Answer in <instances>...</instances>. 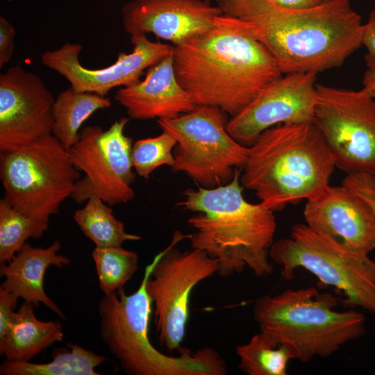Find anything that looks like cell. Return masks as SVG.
<instances>
[{"label":"cell","instance_id":"cell-3","mask_svg":"<svg viewBox=\"0 0 375 375\" xmlns=\"http://www.w3.org/2000/svg\"><path fill=\"white\" fill-rule=\"evenodd\" d=\"M241 172L227 184L187 189L177 206L198 214L188 219L194 232L192 248L217 260V272L229 276L249 268L257 276L273 272L269 260L276 224L273 211L262 203L248 202L242 194Z\"/></svg>","mask_w":375,"mask_h":375},{"label":"cell","instance_id":"cell-21","mask_svg":"<svg viewBox=\"0 0 375 375\" xmlns=\"http://www.w3.org/2000/svg\"><path fill=\"white\" fill-rule=\"evenodd\" d=\"M110 106V99L105 96L78 91L70 87L55 99L52 135L68 150L78 140L79 129L84 122L97 110Z\"/></svg>","mask_w":375,"mask_h":375},{"label":"cell","instance_id":"cell-11","mask_svg":"<svg viewBox=\"0 0 375 375\" xmlns=\"http://www.w3.org/2000/svg\"><path fill=\"white\" fill-rule=\"evenodd\" d=\"M313 124L347 173L375 174V99L362 90L317 83Z\"/></svg>","mask_w":375,"mask_h":375},{"label":"cell","instance_id":"cell-12","mask_svg":"<svg viewBox=\"0 0 375 375\" xmlns=\"http://www.w3.org/2000/svg\"><path fill=\"white\" fill-rule=\"evenodd\" d=\"M128 119L121 117L107 130L89 126L68 150L70 160L84 173L75 185L72 197L78 203L97 196L109 206L131 201L135 180L131 151L133 140L124 130Z\"/></svg>","mask_w":375,"mask_h":375},{"label":"cell","instance_id":"cell-20","mask_svg":"<svg viewBox=\"0 0 375 375\" xmlns=\"http://www.w3.org/2000/svg\"><path fill=\"white\" fill-rule=\"evenodd\" d=\"M35 306L24 301L8 331L0 339V354L8 361H29L44 349L60 342L64 333L58 321L39 320Z\"/></svg>","mask_w":375,"mask_h":375},{"label":"cell","instance_id":"cell-7","mask_svg":"<svg viewBox=\"0 0 375 375\" xmlns=\"http://www.w3.org/2000/svg\"><path fill=\"white\" fill-rule=\"evenodd\" d=\"M269 253L281 267L284 280H292L295 270L303 268L322 284L342 292L347 305L375 314V260L367 253L302 223L292 227L290 237L273 242Z\"/></svg>","mask_w":375,"mask_h":375},{"label":"cell","instance_id":"cell-35","mask_svg":"<svg viewBox=\"0 0 375 375\" xmlns=\"http://www.w3.org/2000/svg\"><path fill=\"white\" fill-rule=\"evenodd\" d=\"M272 1H275V0H272Z\"/></svg>","mask_w":375,"mask_h":375},{"label":"cell","instance_id":"cell-27","mask_svg":"<svg viewBox=\"0 0 375 375\" xmlns=\"http://www.w3.org/2000/svg\"><path fill=\"white\" fill-rule=\"evenodd\" d=\"M175 138L163 131L158 136L137 140L133 144L131 157L135 172L141 177L148 179L158 167L174 163V149Z\"/></svg>","mask_w":375,"mask_h":375},{"label":"cell","instance_id":"cell-4","mask_svg":"<svg viewBox=\"0 0 375 375\" xmlns=\"http://www.w3.org/2000/svg\"><path fill=\"white\" fill-rule=\"evenodd\" d=\"M335 167L333 156L312 123L278 124L262 132L248 147L240 183L265 207L282 210L317 196Z\"/></svg>","mask_w":375,"mask_h":375},{"label":"cell","instance_id":"cell-13","mask_svg":"<svg viewBox=\"0 0 375 375\" xmlns=\"http://www.w3.org/2000/svg\"><path fill=\"white\" fill-rule=\"evenodd\" d=\"M317 74H285L261 92L245 108L228 120L230 135L251 146L267 129L282 124L313 123Z\"/></svg>","mask_w":375,"mask_h":375},{"label":"cell","instance_id":"cell-30","mask_svg":"<svg viewBox=\"0 0 375 375\" xmlns=\"http://www.w3.org/2000/svg\"><path fill=\"white\" fill-rule=\"evenodd\" d=\"M15 29L4 17H0V67L10 62L12 58L15 37Z\"/></svg>","mask_w":375,"mask_h":375},{"label":"cell","instance_id":"cell-17","mask_svg":"<svg viewBox=\"0 0 375 375\" xmlns=\"http://www.w3.org/2000/svg\"><path fill=\"white\" fill-rule=\"evenodd\" d=\"M222 14L208 0H133L123 7L122 19L131 37L153 33L175 46L208 29Z\"/></svg>","mask_w":375,"mask_h":375},{"label":"cell","instance_id":"cell-34","mask_svg":"<svg viewBox=\"0 0 375 375\" xmlns=\"http://www.w3.org/2000/svg\"><path fill=\"white\" fill-rule=\"evenodd\" d=\"M6 1L10 2V1H12L13 0H6Z\"/></svg>","mask_w":375,"mask_h":375},{"label":"cell","instance_id":"cell-1","mask_svg":"<svg viewBox=\"0 0 375 375\" xmlns=\"http://www.w3.org/2000/svg\"><path fill=\"white\" fill-rule=\"evenodd\" d=\"M174 67L197 106L219 108L231 117L283 75L251 25L225 14L174 46Z\"/></svg>","mask_w":375,"mask_h":375},{"label":"cell","instance_id":"cell-15","mask_svg":"<svg viewBox=\"0 0 375 375\" xmlns=\"http://www.w3.org/2000/svg\"><path fill=\"white\" fill-rule=\"evenodd\" d=\"M55 98L36 74L15 65L0 75V151L52 135Z\"/></svg>","mask_w":375,"mask_h":375},{"label":"cell","instance_id":"cell-23","mask_svg":"<svg viewBox=\"0 0 375 375\" xmlns=\"http://www.w3.org/2000/svg\"><path fill=\"white\" fill-rule=\"evenodd\" d=\"M86 201L84 207L74 212V219L96 247H121L126 241L142 239L127 233L124 223L115 217L112 208L101 199L93 196Z\"/></svg>","mask_w":375,"mask_h":375},{"label":"cell","instance_id":"cell-24","mask_svg":"<svg viewBox=\"0 0 375 375\" xmlns=\"http://www.w3.org/2000/svg\"><path fill=\"white\" fill-rule=\"evenodd\" d=\"M239 368L249 375H286L292 360L285 347L260 331L250 340L236 347Z\"/></svg>","mask_w":375,"mask_h":375},{"label":"cell","instance_id":"cell-18","mask_svg":"<svg viewBox=\"0 0 375 375\" xmlns=\"http://www.w3.org/2000/svg\"><path fill=\"white\" fill-rule=\"evenodd\" d=\"M147 69L143 80L120 88L115 94L131 118H174L196 108L176 76L174 51Z\"/></svg>","mask_w":375,"mask_h":375},{"label":"cell","instance_id":"cell-25","mask_svg":"<svg viewBox=\"0 0 375 375\" xmlns=\"http://www.w3.org/2000/svg\"><path fill=\"white\" fill-rule=\"evenodd\" d=\"M48 219L28 216L0 200V263L10 261L28 238H41L49 228Z\"/></svg>","mask_w":375,"mask_h":375},{"label":"cell","instance_id":"cell-33","mask_svg":"<svg viewBox=\"0 0 375 375\" xmlns=\"http://www.w3.org/2000/svg\"><path fill=\"white\" fill-rule=\"evenodd\" d=\"M361 90L375 99V69H367L362 78Z\"/></svg>","mask_w":375,"mask_h":375},{"label":"cell","instance_id":"cell-29","mask_svg":"<svg viewBox=\"0 0 375 375\" xmlns=\"http://www.w3.org/2000/svg\"><path fill=\"white\" fill-rule=\"evenodd\" d=\"M19 297L0 287V339L9 330L15 315Z\"/></svg>","mask_w":375,"mask_h":375},{"label":"cell","instance_id":"cell-28","mask_svg":"<svg viewBox=\"0 0 375 375\" xmlns=\"http://www.w3.org/2000/svg\"><path fill=\"white\" fill-rule=\"evenodd\" d=\"M342 185L365 200L375 214V174L366 172L349 174Z\"/></svg>","mask_w":375,"mask_h":375},{"label":"cell","instance_id":"cell-9","mask_svg":"<svg viewBox=\"0 0 375 375\" xmlns=\"http://www.w3.org/2000/svg\"><path fill=\"white\" fill-rule=\"evenodd\" d=\"M156 121L176 141L172 170L186 174L202 188L227 184L247 161L248 147L230 135L227 114L219 108L197 106L176 117Z\"/></svg>","mask_w":375,"mask_h":375},{"label":"cell","instance_id":"cell-19","mask_svg":"<svg viewBox=\"0 0 375 375\" xmlns=\"http://www.w3.org/2000/svg\"><path fill=\"white\" fill-rule=\"evenodd\" d=\"M60 247L59 240L53 241L47 248L33 247L26 242L10 261L1 265L0 274L5 278L1 288L35 306L42 303L61 318H65L44 288V274L50 266L62 269L70 263L68 258L58 253Z\"/></svg>","mask_w":375,"mask_h":375},{"label":"cell","instance_id":"cell-6","mask_svg":"<svg viewBox=\"0 0 375 375\" xmlns=\"http://www.w3.org/2000/svg\"><path fill=\"white\" fill-rule=\"evenodd\" d=\"M337 299L314 287L286 289L256 300L253 318L260 331L283 345L292 359L327 358L365 332V315L337 311Z\"/></svg>","mask_w":375,"mask_h":375},{"label":"cell","instance_id":"cell-26","mask_svg":"<svg viewBox=\"0 0 375 375\" xmlns=\"http://www.w3.org/2000/svg\"><path fill=\"white\" fill-rule=\"evenodd\" d=\"M92 256L99 285L104 294L124 288L138 267V254L122 246L95 247Z\"/></svg>","mask_w":375,"mask_h":375},{"label":"cell","instance_id":"cell-10","mask_svg":"<svg viewBox=\"0 0 375 375\" xmlns=\"http://www.w3.org/2000/svg\"><path fill=\"white\" fill-rule=\"evenodd\" d=\"M189 237L174 233L171 244L155 256L146 285L154 307L158 340L171 351L180 347L185 337L192 290L217 272V260L206 252L194 248L181 251L174 247Z\"/></svg>","mask_w":375,"mask_h":375},{"label":"cell","instance_id":"cell-8","mask_svg":"<svg viewBox=\"0 0 375 375\" xmlns=\"http://www.w3.org/2000/svg\"><path fill=\"white\" fill-rule=\"evenodd\" d=\"M67 150L53 135L0 151L5 200L24 214L48 219L72 197L81 178Z\"/></svg>","mask_w":375,"mask_h":375},{"label":"cell","instance_id":"cell-14","mask_svg":"<svg viewBox=\"0 0 375 375\" xmlns=\"http://www.w3.org/2000/svg\"><path fill=\"white\" fill-rule=\"evenodd\" d=\"M132 52L118 54L116 62L101 69H89L79 61L83 49L78 43L66 42L60 48L44 52L42 63L63 76L74 89L106 95L116 87H126L140 81L147 69L174 51V46L153 42L145 34L131 37Z\"/></svg>","mask_w":375,"mask_h":375},{"label":"cell","instance_id":"cell-2","mask_svg":"<svg viewBox=\"0 0 375 375\" xmlns=\"http://www.w3.org/2000/svg\"><path fill=\"white\" fill-rule=\"evenodd\" d=\"M224 14L251 25L283 74L342 65L361 46L362 18L349 0L292 8L272 0H215Z\"/></svg>","mask_w":375,"mask_h":375},{"label":"cell","instance_id":"cell-32","mask_svg":"<svg viewBox=\"0 0 375 375\" xmlns=\"http://www.w3.org/2000/svg\"><path fill=\"white\" fill-rule=\"evenodd\" d=\"M325 0H275L281 6L292 8H309L317 6Z\"/></svg>","mask_w":375,"mask_h":375},{"label":"cell","instance_id":"cell-22","mask_svg":"<svg viewBox=\"0 0 375 375\" xmlns=\"http://www.w3.org/2000/svg\"><path fill=\"white\" fill-rule=\"evenodd\" d=\"M69 350L56 351L46 363L6 360L1 375H99L95 368L107 358L78 344H68Z\"/></svg>","mask_w":375,"mask_h":375},{"label":"cell","instance_id":"cell-31","mask_svg":"<svg viewBox=\"0 0 375 375\" xmlns=\"http://www.w3.org/2000/svg\"><path fill=\"white\" fill-rule=\"evenodd\" d=\"M361 45L367 49L365 57L367 68L375 69V10L370 12L367 22L362 24Z\"/></svg>","mask_w":375,"mask_h":375},{"label":"cell","instance_id":"cell-16","mask_svg":"<svg viewBox=\"0 0 375 375\" xmlns=\"http://www.w3.org/2000/svg\"><path fill=\"white\" fill-rule=\"evenodd\" d=\"M306 224L343 245L369 254L375 249V214L367 203L348 188L328 185L307 200Z\"/></svg>","mask_w":375,"mask_h":375},{"label":"cell","instance_id":"cell-5","mask_svg":"<svg viewBox=\"0 0 375 375\" xmlns=\"http://www.w3.org/2000/svg\"><path fill=\"white\" fill-rule=\"evenodd\" d=\"M155 261L154 257L146 266L135 292L128 294L122 288L104 294L99 301L100 333L108 351L130 375L226 374V365L213 349L185 350L174 356L162 353L151 343L149 325L152 302L146 285Z\"/></svg>","mask_w":375,"mask_h":375}]
</instances>
